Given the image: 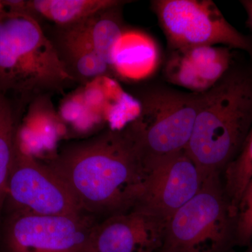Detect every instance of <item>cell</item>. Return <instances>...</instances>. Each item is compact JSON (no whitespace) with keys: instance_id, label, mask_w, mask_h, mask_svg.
Segmentation results:
<instances>
[{"instance_id":"20","label":"cell","mask_w":252,"mask_h":252,"mask_svg":"<svg viewBox=\"0 0 252 252\" xmlns=\"http://www.w3.org/2000/svg\"><path fill=\"white\" fill-rule=\"evenodd\" d=\"M4 9V4H3V1L2 0H0V11H1V10Z\"/></svg>"},{"instance_id":"17","label":"cell","mask_w":252,"mask_h":252,"mask_svg":"<svg viewBox=\"0 0 252 252\" xmlns=\"http://www.w3.org/2000/svg\"><path fill=\"white\" fill-rule=\"evenodd\" d=\"M234 240L241 246H248L252 240V177L235 210Z\"/></svg>"},{"instance_id":"6","label":"cell","mask_w":252,"mask_h":252,"mask_svg":"<svg viewBox=\"0 0 252 252\" xmlns=\"http://www.w3.org/2000/svg\"><path fill=\"white\" fill-rule=\"evenodd\" d=\"M172 51L223 46L252 58V38L233 27L210 0H154L151 2Z\"/></svg>"},{"instance_id":"9","label":"cell","mask_w":252,"mask_h":252,"mask_svg":"<svg viewBox=\"0 0 252 252\" xmlns=\"http://www.w3.org/2000/svg\"><path fill=\"white\" fill-rule=\"evenodd\" d=\"M147 164L143 193L135 208L165 222L198 193L207 177L186 149Z\"/></svg>"},{"instance_id":"3","label":"cell","mask_w":252,"mask_h":252,"mask_svg":"<svg viewBox=\"0 0 252 252\" xmlns=\"http://www.w3.org/2000/svg\"><path fill=\"white\" fill-rule=\"evenodd\" d=\"M252 126V74L232 69L201 93L187 154L205 176L220 174L238 155Z\"/></svg>"},{"instance_id":"7","label":"cell","mask_w":252,"mask_h":252,"mask_svg":"<svg viewBox=\"0 0 252 252\" xmlns=\"http://www.w3.org/2000/svg\"><path fill=\"white\" fill-rule=\"evenodd\" d=\"M7 194L23 212L41 215L84 214L62 179L47 164L36 160L20 142L18 136Z\"/></svg>"},{"instance_id":"15","label":"cell","mask_w":252,"mask_h":252,"mask_svg":"<svg viewBox=\"0 0 252 252\" xmlns=\"http://www.w3.org/2000/svg\"><path fill=\"white\" fill-rule=\"evenodd\" d=\"M16 110L13 101L0 94V204L7 194L8 182L17 140Z\"/></svg>"},{"instance_id":"1","label":"cell","mask_w":252,"mask_h":252,"mask_svg":"<svg viewBox=\"0 0 252 252\" xmlns=\"http://www.w3.org/2000/svg\"><path fill=\"white\" fill-rule=\"evenodd\" d=\"M47 165L95 219L133 210L143 193L147 159L130 123L67 144Z\"/></svg>"},{"instance_id":"11","label":"cell","mask_w":252,"mask_h":252,"mask_svg":"<svg viewBox=\"0 0 252 252\" xmlns=\"http://www.w3.org/2000/svg\"><path fill=\"white\" fill-rule=\"evenodd\" d=\"M230 49L223 46H200L172 51L165 67L169 82L191 91L205 92L231 67Z\"/></svg>"},{"instance_id":"8","label":"cell","mask_w":252,"mask_h":252,"mask_svg":"<svg viewBox=\"0 0 252 252\" xmlns=\"http://www.w3.org/2000/svg\"><path fill=\"white\" fill-rule=\"evenodd\" d=\"M97 220L79 215H41L21 212L10 225L9 252H89Z\"/></svg>"},{"instance_id":"5","label":"cell","mask_w":252,"mask_h":252,"mask_svg":"<svg viewBox=\"0 0 252 252\" xmlns=\"http://www.w3.org/2000/svg\"><path fill=\"white\" fill-rule=\"evenodd\" d=\"M200 96L201 93L165 87L154 88L141 94L138 115L130 124L147 162L187 149Z\"/></svg>"},{"instance_id":"10","label":"cell","mask_w":252,"mask_h":252,"mask_svg":"<svg viewBox=\"0 0 252 252\" xmlns=\"http://www.w3.org/2000/svg\"><path fill=\"white\" fill-rule=\"evenodd\" d=\"M165 222L135 208L97 222L89 252H158Z\"/></svg>"},{"instance_id":"13","label":"cell","mask_w":252,"mask_h":252,"mask_svg":"<svg viewBox=\"0 0 252 252\" xmlns=\"http://www.w3.org/2000/svg\"><path fill=\"white\" fill-rule=\"evenodd\" d=\"M129 1L121 0L119 4L104 9L84 21L63 27L87 41L96 54L115 70L118 54L125 35L122 11Z\"/></svg>"},{"instance_id":"2","label":"cell","mask_w":252,"mask_h":252,"mask_svg":"<svg viewBox=\"0 0 252 252\" xmlns=\"http://www.w3.org/2000/svg\"><path fill=\"white\" fill-rule=\"evenodd\" d=\"M75 86L41 23L23 11L1 10L0 94L29 104Z\"/></svg>"},{"instance_id":"16","label":"cell","mask_w":252,"mask_h":252,"mask_svg":"<svg viewBox=\"0 0 252 252\" xmlns=\"http://www.w3.org/2000/svg\"><path fill=\"white\" fill-rule=\"evenodd\" d=\"M252 177V126L236 157L225 168L223 189L235 218L239 200Z\"/></svg>"},{"instance_id":"4","label":"cell","mask_w":252,"mask_h":252,"mask_svg":"<svg viewBox=\"0 0 252 252\" xmlns=\"http://www.w3.org/2000/svg\"><path fill=\"white\" fill-rule=\"evenodd\" d=\"M220 174L166 220L158 252H221L234 240L235 218Z\"/></svg>"},{"instance_id":"18","label":"cell","mask_w":252,"mask_h":252,"mask_svg":"<svg viewBox=\"0 0 252 252\" xmlns=\"http://www.w3.org/2000/svg\"><path fill=\"white\" fill-rule=\"evenodd\" d=\"M240 3L246 11L247 16H248L247 23L248 27L252 31V0H243L240 1Z\"/></svg>"},{"instance_id":"12","label":"cell","mask_w":252,"mask_h":252,"mask_svg":"<svg viewBox=\"0 0 252 252\" xmlns=\"http://www.w3.org/2000/svg\"><path fill=\"white\" fill-rule=\"evenodd\" d=\"M41 25L66 72L77 85H84L97 78L112 76V69L87 41L67 28Z\"/></svg>"},{"instance_id":"14","label":"cell","mask_w":252,"mask_h":252,"mask_svg":"<svg viewBox=\"0 0 252 252\" xmlns=\"http://www.w3.org/2000/svg\"><path fill=\"white\" fill-rule=\"evenodd\" d=\"M121 0H3L4 7L23 11L42 24L72 26L119 4Z\"/></svg>"},{"instance_id":"19","label":"cell","mask_w":252,"mask_h":252,"mask_svg":"<svg viewBox=\"0 0 252 252\" xmlns=\"http://www.w3.org/2000/svg\"><path fill=\"white\" fill-rule=\"evenodd\" d=\"M245 252H252V240L250 245H248V250H247Z\"/></svg>"}]
</instances>
